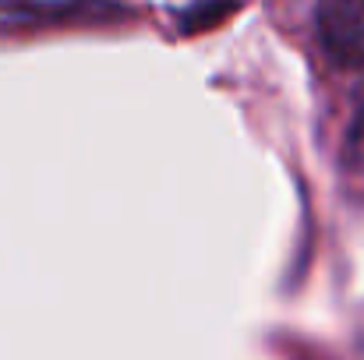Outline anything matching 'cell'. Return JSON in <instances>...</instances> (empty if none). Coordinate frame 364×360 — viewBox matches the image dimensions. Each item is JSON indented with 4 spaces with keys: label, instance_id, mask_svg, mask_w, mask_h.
Here are the masks:
<instances>
[{
    "label": "cell",
    "instance_id": "cell-2",
    "mask_svg": "<svg viewBox=\"0 0 364 360\" xmlns=\"http://www.w3.org/2000/svg\"><path fill=\"white\" fill-rule=\"evenodd\" d=\"M89 0H0V14L11 18H60Z\"/></svg>",
    "mask_w": 364,
    "mask_h": 360
},
{
    "label": "cell",
    "instance_id": "cell-1",
    "mask_svg": "<svg viewBox=\"0 0 364 360\" xmlns=\"http://www.w3.org/2000/svg\"><path fill=\"white\" fill-rule=\"evenodd\" d=\"M318 39L340 67H364V0H318Z\"/></svg>",
    "mask_w": 364,
    "mask_h": 360
},
{
    "label": "cell",
    "instance_id": "cell-3",
    "mask_svg": "<svg viewBox=\"0 0 364 360\" xmlns=\"http://www.w3.org/2000/svg\"><path fill=\"white\" fill-rule=\"evenodd\" d=\"M350 156L364 159V107L358 114V120H354V127H350Z\"/></svg>",
    "mask_w": 364,
    "mask_h": 360
}]
</instances>
